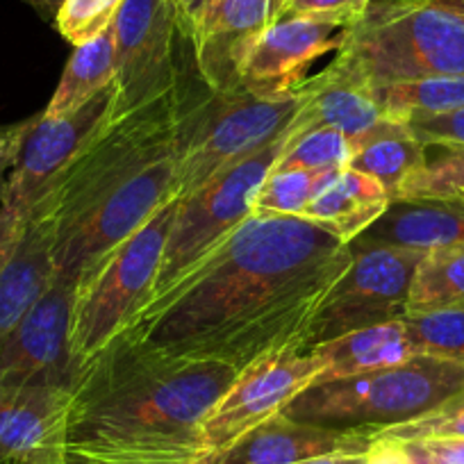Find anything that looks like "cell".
Listing matches in <instances>:
<instances>
[{
  "instance_id": "obj_1",
  "label": "cell",
  "mask_w": 464,
  "mask_h": 464,
  "mask_svg": "<svg viewBox=\"0 0 464 464\" xmlns=\"http://www.w3.org/2000/svg\"><path fill=\"white\" fill-rule=\"evenodd\" d=\"M351 257V244L307 218L248 217L123 333L153 351L237 372L307 351L312 321Z\"/></svg>"
},
{
  "instance_id": "obj_2",
  "label": "cell",
  "mask_w": 464,
  "mask_h": 464,
  "mask_svg": "<svg viewBox=\"0 0 464 464\" xmlns=\"http://www.w3.org/2000/svg\"><path fill=\"white\" fill-rule=\"evenodd\" d=\"M237 369L153 351L121 333L80 369L69 450L96 458L182 462L212 453L203 421Z\"/></svg>"
},
{
  "instance_id": "obj_3",
  "label": "cell",
  "mask_w": 464,
  "mask_h": 464,
  "mask_svg": "<svg viewBox=\"0 0 464 464\" xmlns=\"http://www.w3.org/2000/svg\"><path fill=\"white\" fill-rule=\"evenodd\" d=\"M328 66L372 92L430 75H464V16L440 0H372Z\"/></svg>"
},
{
  "instance_id": "obj_4",
  "label": "cell",
  "mask_w": 464,
  "mask_h": 464,
  "mask_svg": "<svg viewBox=\"0 0 464 464\" xmlns=\"http://www.w3.org/2000/svg\"><path fill=\"white\" fill-rule=\"evenodd\" d=\"M464 394V364L414 355L399 367L314 382L287 405L296 421L381 432L435 412Z\"/></svg>"
},
{
  "instance_id": "obj_5",
  "label": "cell",
  "mask_w": 464,
  "mask_h": 464,
  "mask_svg": "<svg viewBox=\"0 0 464 464\" xmlns=\"http://www.w3.org/2000/svg\"><path fill=\"white\" fill-rule=\"evenodd\" d=\"M182 110L185 98L176 87L158 101L107 121L44 196L55 212L57 232L80 221L155 160L176 150Z\"/></svg>"
},
{
  "instance_id": "obj_6",
  "label": "cell",
  "mask_w": 464,
  "mask_h": 464,
  "mask_svg": "<svg viewBox=\"0 0 464 464\" xmlns=\"http://www.w3.org/2000/svg\"><path fill=\"white\" fill-rule=\"evenodd\" d=\"M178 205L180 198L173 196L140 230L80 276L69 337L71 353L80 364L114 342L149 301Z\"/></svg>"
},
{
  "instance_id": "obj_7",
  "label": "cell",
  "mask_w": 464,
  "mask_h": 464,
  "mask_svg": "<svg viewBox=\"0 0 464 464\" xmlns=\"http://www.w3.org/2000/svg\"><path fill=\"white\" fill-rule=\"evenodd\" d=\"M301 92L283 98H257L244 89L209 92L185 105L178 126V198H187L217 173L265 149L292 128L301 110Z\"/></svg>"
},
{
  "instance_id": "obj_8",
  "label": "cell",
  "mask_w": 464,
  "mask_h": 464,
  "mask_svg": "<svg viewBox=\"0 0 464 464\" xmlns=\"http://www.w3.org/2000/svg\"><path fill=\"white\" fill-rule=\"evenodd\" d=\"M289 135H292V128L283 137L266 144L265 149L223 169L200 189L180 200L167 246H164L162 262H160L155 287L146 303L162 296L200 257L217 248L230 232L237 230L251 217L253 198L262 180L274 171L280 153L287 146Z\"/></svg>"
},
{
  "instance_id": "obj_9",
  "label": "cell",
  "mask_w": 464,
  "mask_h": 464,
  "mask_svg": "<svg viewBox=\"0 0 464 464\" xmlns=\"http://www.w3.org/2000/svg\"><path fill=\"white\" fill-rule=\"evenodd\" d=\"M351 265L312 321L307 351L351 330L399 321L408 312L410 285L426 251L387 244H351Z\"/></svg>"
},
{
  "instance_id": "obj_10",
  "label": "cell",
  "mask_w": 464,
  "mask_h": 464,
  "mask_svg": "<svg viewBox=\"0 0 464 464\" xmlns=\"http://www.w3.org/2000/svg\"><path fill=\"white\" fill-rule=\"evenodd\" d=\"M111 33L116 53L114 116L140 110L178 87L176 42L182 34L173 0H123Z\"/></svg>"
},
{
  "instance_id": "obj_11",
  "label": "cell",
  "mask_w": 464,
  "mask_h": 464,
  "mask_svg": "<svg viewBox=\"0 0 464 464\" xmlns=\"http://www.w3.org/2000/svg\"><path fill=\"white\" fill-rule=\"evenodd\" d=\"M176 150L155 160L126 187L102 200L80 221L57 232L55 271L82 276L102 256L140 230L176 191Z\"/></svg>"
},
{
  "instance_id": "obj_12",
  "label": "cell",
  "mask_w": 464,
  "mask_h": 464,
  "mask_svg": "<svg viewBox=\"0 0 464 464\" xmlns=\"http://www.w3.org/2000/svg\"><path fill=\"white\" fill-rule=\"evenodd\" d=\"M116 110V82L80 110L62 116L37 114L21 146L19 160L0 194L3 208L28 214L78 160Z\"/></svg>"
},
{
  "instance_id": "obj_13",
  "label": "cell",
  "mask_w": 464,
  "mask_h": 464,
  "mask_svg": "<svg viewBox=\"0 0 464 464\" xmlns=\"http://www.w3.org/2000/svg\"><path fill=\"white\" fill-rule=\"evenodd\" d=\"M324 362L312 351H285L244 367L203 421L209 450H227L244 435L285 412L298 394L314 385Z\"/></svg>"
},
{
  "instance_id": "obj_14",
  "label": "cell",
  "mask_w": 464,
  "mask_h": 464,
  "mask_svg": "<svg viewBox=\"0 0 464 464\" xmlns=\"http://www.w3.org/2000/svg\"><path fill=\"white\" fill-rule=\"evenodd\" d=\"M78 276L57 274L33 310L0 343V385L55 382L73 387L82 364L71 353Z\"/></svg>"
},
{
  "instance_id": "obj_15",
  "label": "cell",
  "mask_w": 464,
  "mask_h": 464,
  "mask_svg": "<svg viewBox=\"0 0 464 464\" xmlns=\"http://www.w3.org/2000/svg\"><path fill=\"white\" fill-rule=\"evenodd\" d=\"M343 25L312 16H283L262 33L239 73V87L257 98L296 93L316 60L337 53L346 37Z\"/></svg>"
},
{
  "instance_id": "obj_16",
  "label": "cell",
  "mask_w": 464,
  "mask_h": 464,
  "mask_svg": "<svg viewBox=\"0 0 464 464\" xmlns=\"http://www.w3.org/2000/svg\"><path fill=\"white\" fill-rule=\"evenodd\" d=\"M73 387L0 385V464H64Z\"/></svg>"
},
{
  "instance_id": "obj_17",
  "label": "cell",
  "mask_w": 464,
  "mask_h": 464,
  "mask_svg": "<svg viewBox=\"0 0 464 464\" xmlns=\"http://www.w3.org/2000/svg\"><path fill=\"white\" fill-rule=\"evenodd\" d=\"M274 24L271 0H209L196 28V69L209 92H232L248 53Z\"/></svg>"
},
{
  "instance_id": "obj_18",
  "label": "cell",
  "mask_w": 464,
  "mask_h": 464,
  "mask_svg": "<svg viewBox=\"0 0 464 464\" xmlns=\"http://www.w3.org/2000/svg\"><path fill=\"white\" fill-rule=\"evenodd\" d=\"M373 437L376 432L316 426L280 412L232 444L221 464H301L333 455H362Z\"/></svg>"
},
{
  "instance_id": "obj_19",
  "label": "cell",
  "mask_w": 464,
  "mask_h": 464,
  "mask_svg": "<svg viewBox=\"0 0 464 464\" xmlns=\"http://www.w3.org/2000/svg\"><path fill=\"white\" fill-rule=\"evenodd\" d=\"M57 218L46 198L28 212L24 239L0 274V343L12 334L55 276Z\"/></svg>"
},
{
  "instance_id": "obj_20",
  "label": "cell",
  "mask_w": 464,
  "mask_h": 464,
  "mask_svg": "<svg viewBox=\"0 0 464 464\" xmlns=\"http://www.w3.org/2000/svg\"><path fill=\"white\" fill-rule=\"evenodd\" d=\"M353 244L432 248L464 246V198L392 200L387 212Z\"/></svg>"
},
{
  "instance_id": "obj_21",
  "label": "cell",
  "mask_w": 464,
  "mask_h": 464,
  "mask_svg": "<svg viewBox=\"0 0 464 464\" xmlns=\"http://www.w3.org/2000/svg\"><path fill=\"white\" fill-rule=\"evenodd\" d=\"M298 119L305 128L328 126L353 141L385 119L376 96L358 80L325 66L301 84Z\"/></svg>"
},
{
  "instance_id": "obj_22",
  "label": "cell",
  "mask_w": 464,
  "mask_h": 464,
  "mask_svg": "<svg viewBox=\"0 0 464 464\" xmlns=\"http://www.w3.org/2000/svg\"><path fill=\"white\" fill-rule=\"evenodd\" d=\"M390 205L392 194L381 182L346 167L330 178L301 218L321 226L339 242L353 244L387 212Z\"/></svg>"
},
{
  "instance_id": "obj_23",
  "label": "cell",
  "mask_w": 464,
  "mask_h": 464,
  "mask_svg": "<svg viewBox=\"0 0 464 464\" xmlns=\"http://www.w3.org/2000/svg\"><path fill=\"white\" fill-rule=\"evenodd\" d=\"M310 351L324 362V372L316 382L382 372L414 358V348L401 319L351 330L330 342L312 346Z\"/></svg>"
},
{
  "instance_id": "obj_24",
  "label": "cell",
  "mask_w": 464,
  "mask_h": 464,
  "mask_svg": "<svg viewBox=\"0 0 464 464\" xmlns=\"http://www.w3.org/2000/svg\"><path fill=\"white\" fill-rule=\"evenodd\" d=\"M348 167L381 182L394 198V191L426 162L428 146L403 121L382 119L378 126L351 141Z\"/></svg>"
},
{
  "instance_id": "obj_25",
  "label": "cell",
  "mask_w": 464,
  "mask_h": 464,
  "mask_svg": "<svg viewBox=\"0 0 464 464\" xmlns=\"http://www.w3.org/2000/svg\"><path fill=\"white\" fill-rule=\"evenodd\" d=\"M116 82V53L114 33L105 30L101 37L75 46L73 55L66 62L60 84L48 101L44 114L62 116L80 110L84 102L105 92Z\"/></svg>"
},
{
  "instance_id": "obj_26",
  "label": "cell",
  "mask_w": 464,
  "mask_h": 464,
  "mask_svg": "<svg viewBox=\"0 0 464 464\" xmlns=\"http://www.w3.org/2000/svg\"><path fill=\"white\" fill-rule=\"evenodd\" d=\"M385 119L410 121L414 116H432L464 107V75H430L373 89Z\"/></svg>"
},
{
  "instance_id": "obj_27",
  "label": "cell",
  "mask_w": 464,
  "mask_h": 464,
  "mask_svg": "<svg viewBox=\"0 0 464 464\" xmlns=\"http://www.w3.org/2000/svg\"><path fill=\"white\" fill-rule=\"evenodd\" d=\"M455 305H464V246L426 251L410 285L408 312Z\"/></svg>"
},
{
  "instance_id": "obj_28",
  "label": "cell",
  "mask_w": 464,
  "mask_h": 464,
  "mask_svg": "<svg viewBox=\"0 0 464 464\" xmlns=\"http://www.w3.org/2000/svg\"><path fill=\"white\" fill-rule=\"evenodd\" d=\"M342 171V169H337ZM337 171L274 169L251 203V217H303L307 205Z\"/></svg>"
},
{
  "instance_id": "obj_29",
  "label": "cell",
  "mask_w": 464,
  "mask_h": 464,
  "mask_svg": "<svg viewBox=\"0 0 464 464\" xmlns=\"http://www.w3.org/2000/svg\"><path fill=\"white\" fill-rule=\"evenodd\" d=\"M401 321L414 355L464 364V305L405 312Z\"/></svg>"
},
{
  "instance_id": "obj_30",
  "label": "cell",
  "mask_w": 464,
  "mask_h": 464,
  "mask_svg": "<svg viewBox=\"0 0 464 464\" xmlns=\"http://www.w3.org/2000/svg\"><path fill=\"white\" fill-rule=\"evenodd\" d=\"M421 169L405 178L392 200H458L464 198V146L435 144Z\"/></svg>"
},
{
  "instance_id": "obj_31",
  "label": "cell",
  "mask_w": 464,
  "mask_h": 464,
  "mask_svg": "<svg viewBox=\"0 0 464 464\" xmlns=\"http://www.w3.org/2000/svg\"><path fill=\"white\" fill-rule=\"evenodd\" d=\"M351 140L328 126L305 128V123L294 119L292 135L280 153L274 169H314V171H337L351 162Z\"/></svg>"
},
{
  "instance_id": "obj_32",
  "label": "cell",
  "mask_w": 464,
  "mask_h": 464,
  "mask_svg": "<svg viewBox=\"0 0 464 464\" xmlns=\"http://www.w3.org/2000/svg\"><path fill=\"white\" fill-rule=\"evenodd\" d=\"M123 0H64L55 25L71 46H82L114 25Z\"/></svg>"
},
{
  "instance_id": "obj_33",
  "label": "cell",
  "mask_w": 464,
  "mask_h": 464,
  "mask_svg": "<svg viewBox=\"0 0 464 464\" xmlns=\"http://www.w3.org/2000/svg\"><path fill=\"white\" fill-rule=\"evenodd\" d=\"M376 435L394 437L401 441H423V440H464V394L450 403L441 405L435 412L426 414L414 421L399 423L385 428Z\"/></svg>"
},
{
  "instance_id": "obj_34",
  "label": "cell",
  "mask_w": 464,
  "mask_h": 464,
  "mask_svg": "<svg viewBox=\"0 0 464 464\" xmlns=\"http://www.w3.org/2000/svg\"><path fill=\"white\" fill-rule=\"evenodd\" d=\"M372 0H287L278 19L283 16H312V19L333 21L351 28L362 19Z\"/></svg>"
},
{
  "instance_id": "obj_35",
  "label": "cell",
  "mask_w": 464,
  "mask_h": 464,
  "mask_svg": "<svg viewBox=\"0 0 464 464\" xmlns=\"http://www.w3.org/2000/svg\"><path fill=\"white\" fill-rule=\"evenodd\" d=\"M408 123L410 130L426 146L453 144L464 146V107L432 116H414Z\"/></svg>"
},
{
  "instance_id": "obj_36",
  "label": "cell",
  "mask_w": 464,
  "mask_h": 464,
  "mask_svg": "<svg viewBox=\"0 0 464 464\" xmlns=\"http://www.w3.org/2000/svg\"><path fill=\"white\" fill-rule=\"evenodd\" d=\"M414 462L464 464V440L405 441Z\"/></svg>"
},
{
  "instance_id": "obj_37",
  "label": "cell",
  "mask_w": 464,
  "mask_h": 464,
  "mask_svg": "<svg viewBox=\"0 0 464 464\" xmlns=\"http://www.w3.org/2000/svg\"><path fill=\"white\" fill-rule=\"evenodd\" d=\"M25 223H28V214L0 205V274H3V269L12 260L21 239H24Z\"/></svg>"
},
{
  "instance_id": "obj_38",
  "label": "cell",
  "mask_w": 464,
  "mask_h": 464,
  "mask_svg": "<svg viewBox=\"0 0 464 464\" xmlns=\"http://www.w3.org/2000/svg\"><path fill=\"white\" fill-rule=\"evenodd\" d=\"M30 123H33V119L0 130V194L5 189L7 178H10L12 169H14L16 160H19L21 146H24L25 135L30 130Z\"/></svg>"
},
{
  "instance_id": "obj_39",
  "label": "cell",
  "mask_w": 464,
  "mask_h": 464,
  "mask_svg": "<svg viewBox=\"0 0 464 464\" xmlns=\"http://www.w3.org/2000/svg\"><path fill=\"white\" fill-rule=\"evenodd\" d=\"M362 464H414L408 444L394 437L376 435L364 450Z\"/></svg>"
},
{
  "instance_id": "obj_40",
  "label": "cell",
  "mask_w": 464,
  "mask_h": 464,
  "mask_svg": "<svg viewBox=\"0 0 464 464\" xmlns=\"http://www.w3.org/2000/svg\"><path fill=\"white\" fill-rule=\"evenodd\" d=\"M226 458V450H212L200 458L182 459V462H141V459H114V458H96V455H84L69 450L64 464H221Z\"/></svg>"
},
{
  "instance_id": "obj_41",
  "label": "cell",
  "mask_w": 464,
  "mask_h": 464,
  "mask_svg": "<svg viewBox=\"0 0 464 464\" xmlns=\"http://www.w3.org/2000/svg\"><path fill=\"white\" fill-rule=\"evenodd\" d=\"M173 5H176L178 12L180 34L187 42H191L200 24V16H203L205 7H208V0H173Z\"/></svg>"
},
{
  "instance_id": "obj_42",
  "label": "cell",
  "mask_w": 464,
  "mask_h": 464,
  "mask_svg": "<svg viewBox=\"0 0 464 464\" xmlns=\"http://www.w3.org/2000/svg\"><path fill=\"white\" fill-rule=\"evenodd\" d=\"M25 3H28V5L33 7L39 16H42V19L55 21L57 12H60V7L64 0H25Z\"/></svg>"
},
{
  "instance_id": "obj_43",
  "label": "cell",
  "mask_w": 464,
  "mask_h": 464,
  "mask_svg": "<svg viewBox=\"0 0 464 464\" xmlns=\"http://www.w3.org/2000/svg\"><path fill=\"white\" fill-rule=\"evenodd\" d=\"M362 455H333V458H316L301 464H362Z\"/></svg>"
},
{
  "instance_id": "obj_44",
  "label": "cell",
  "mask_w": 464,
  "mask_h": 464,
  "mask_svg": "<svg viewBox=\"0 0 464 464\" xmlns=\"http://www.w3.org/2000/svg\"><path fill=\"white\" fill-rule=\"evenodd\" d=\"M440 3L449 7V10L458 12V14L464 16V0H440Z\"/></svg>"
},
{
  "instance_id": "obj_45",
  "label": "cell",
  "mask_w": 464,
  "mask_h": 464,
  "mask_svg": "<svg viewBox=\"0 0 464 464\" xmlns=\"http://www.w3.org/2000/svg\"><path fill=\"white\" fill-rule=\"evenodd\" d=\"M285 5H287V0H271V10H274V21L278 19L280 12H283Z\"/></svg>"
},
{
  "instance_id": "obj_46",
  "label": "cell",
  "mask_w": 464,
  "mask_h": 464,
  "mask_svg": "<svg viewBox=\"0 0 464 464\" xmlns=\"http://www.w3.org/2000/svg\"><path fill=\"white\" fill-rule=\"evenodd\" d=\"M414 464H428V462H414Z\"/></svg>"
},
{
  "instance_id": "obj_47",
  "label": "cell",
  "mask_w": 464,
  "mask_h": 464,
  "mask_svg": "<svg viewBox=\"0 0 464 464\" xmlns=\"http://www.w3.org/2000/svg\"><path fill=\"white\" fill-rule=\"evenodd\" d=\"M208 3H209V0H208Z\"/></svg>"
}]
</instances>
